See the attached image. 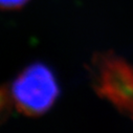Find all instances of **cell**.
<instances>
[{"mask_svg":"<svg viewBox=\"0 0 133 133\" xmlns=\"http://www.w3.org/2000/svg\"><path fill=\"white\" fill-rule=\"evenodd\" d=\"M60 94L56 75L43 63H34L15 79L11 95L17 108L26 115H41L52 107Z\"/></svg>","mask_w":133,"mask_h":133,"instance_id":"cell-1","label":"cell"},{"mask_svg":"<svg viewBox=\"0 0 133 133\" xmlns=\"http://www.w3.org/2000/svg\"><path fill=\"white\" fill-rule=\"evenodd\" d=\"M28 0H0V9L2 10H16L25 5Z\"/></svg>","mask_w":133,"mask_h":133,"instance_id":"cell-2","label":"cell"},{"mask_svg":"<svg viewBox=\"0 0 133 133\" xmlns=\"http://www.w3.org/2000/svg\"><path fill=\"white\" fill-rule=\"evenodd\" d=\"M9 95H8V91L0 88V118L2 117V115L4 114V110L8 107V103H9Z\"/></svg>","mask_w":133,"mask_h":133,"instance_id":"cell-3","label":"cell"}]
</instances>
